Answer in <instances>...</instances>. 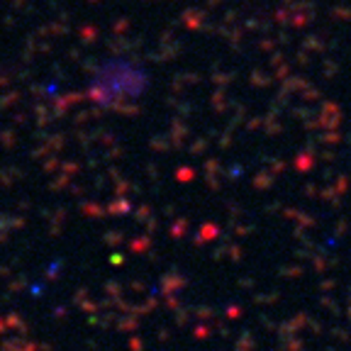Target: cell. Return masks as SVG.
Here are the masks:
<instances>
[{"label": "cell", "instance_id": "1", "mask_svg": "<svg viewBox=\"0 0 351 351\" xmlns=\"http://www.w3.org/2000/svg\"><path fill=\"white\" fill-rule=\"evenodd\" d=\"M147 86L149 76L137 64L125 59L108 61L90 81V98L100 105H117L125 100H137Z\"/></svg>", "mask_w": 351, "mask_h": 351}]
</instances>
